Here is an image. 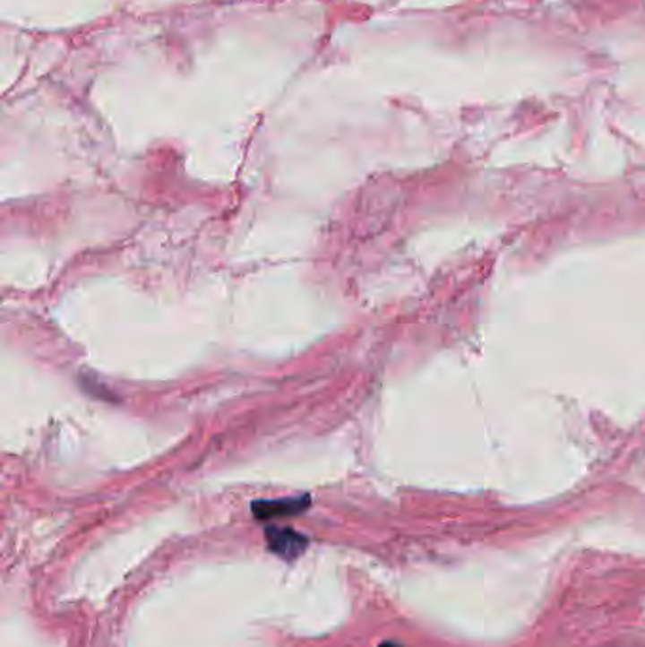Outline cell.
I'll return each instance as SVG.
<instances>
[{
  "label": "cell",
  "instance_id": "1",
  "mask_svg": "<svg viewBox=\"0 0 645 647\" xmlns=\"http://www.w3.org/2000/svg\"><path fill=\"white\" fill-rule=\"evenodd\" d=\"M265 539L269 551L279 555L284 560H296L309 548V538L296 532L294 528L267 526Z\"/></svg>",
  "mask_w": 645,
  "mask_h": 647
},
{
  "label": "cell",
  "instance_id": "2",
  "mask_svg": "<svg viewBox=\"0 0 645 647\" xmlns=\"http://www.w3.org/2000/svg\"><path fill=\"white\" fill-rule=\"evenodd\" d=\"M311 505L309 496L297 498H280V500H260L252 504V513L260 521H269L275 517H290L299 515Z\"/></svg>",
  "mask_w": 645,
  "mask_h": 647
},
{
  "label": "cell",
  "instance_id": "3",
  "mask_svg": "<svg viewBox=\"0 0 645 647\" xmlns=\"http://www.w3.org/2000/svg\"><path fill=\"white\" fill-rule=\"evenodd\" d=\"M379 647H401V645L396 643V642H384V643H381Z\"/></svg>",
  "mask_w": 645,
  "mask_h": 647
}]
</instances>
